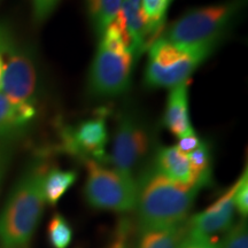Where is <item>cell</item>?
<instances>
[{"instance_id":"obj_1","label":"cell","mask_w":248,"mask_h":248,"mask_svg":"<svg viewBox=\"0 0 248 248\" xmlns=\"http://www.w3.org/2000/svg\"><path fill=\"white\" fill-rule=\"evenodd\" d=\"M137 182L138 229L181 224L188 214L201 187L173 183L155 169L144 167Z\"/></svg>"},{"instance_id":"obj_2","label":"cell","mask_w":248,"mask_h":248,"mask_svg":"<svg viewBox=\"0 0 248 248\" xmlns=\"http://www.w3.org/2000/svg\"><path fill=\"white\" fill-rule=\"evenodd\" d=\"M47 166L36 162L21 176L0 213V243L21 248L29 243L44 213V179Z\"/></svg>"},{"instance_id":"obj_3","label":"cell","mask_w":248,"mask_h":248,"mask_svg":"<svg viewBox=\"0 0 248 248\" xmlns=\"http://www.w3.org/2000/svg\"><path fill=\"white\" fill-rule=\"evenodd\" d=\"M244 0L190 9L164 31L162 38L171 44L193 47L217 45L239 14Z\"/></svg>"},{"instance_id":"obj_4","label":"cell","mask_w":248,"mask_h":248,"mask_svg":"<svg viewBox=\"0 0 248 248\" xmlns=\"http://www.w3.org/2000/svg\"><path fill=\"white\" fill-rule=\"evenodd\" d=\"M216 45L184 47L167 42L159 37L148 47L145 68V84L151 89H172L188 82L192 74L199 68Z\"/></svg>"},{"instance_id":"obj_5","label":"cell","mask_w":248,"mask_h":248,"mask_svg":"<svg viewBox=\"0 0 248 248\" xmlns=\"http://www.w3.org/2000/svg\"><path fill=\"white\" fill-rule=\"evenodd\" d=\"M88 169L84 194L90 206L115 213L136 210L137 182L115 169L104 167L93 160L84 161Z\"/></svg>"},{"instance_id":"obj_6","label":"cell","mask_w":248,"mask_h":248,"mask_svg":"<svg viewBox=\"0 0 248 248\" xmlns=\"http://www.w3.org/2000/svg\"><path fill=\"white\" fill-rule=\"evenodd\" d=\"M154 136L150 125L135 111H123L117 120L113 150L109 156L113 169L135 178L136 172L152 153Z\"/></svg>"},{"instance_id":"obj_7","label":"cell","mask_w":248,"mask_h":248,"mask_svg":"<svg viewBox=\"0 0 248 248\" xmlns=\"http://www.w3.org/2000/svg\"><path fill=\"white\" fill-rule=\"evenodd\" d=\"M135 58L99 44L89 71V91L97 98H110L128 91Z\"/></svg>"},{"instance_id":"obj_8","label":"cell","mask_w":248,"mask_h":248,"mask_svg":"<svg viewBox=\"0 0 248 248\" xmlns=\"http://www.w3.org/2000/svg\"><path fill=\"white\" fill-rule=\"evenodd\" d=\"M37 80L32 53L13 39L4 55L1 92L14 106L36 108Z\"/></svg>"},{"instance_id":"obj_9","label":"cell","mask_w":248,"mask_h":248,"mask_svg":"<svg viewBox=\"0 0 248 248\" xmlns=\"http://www.w3.org/2000/svg\"><path fill=\"white\" fill-rule=\"evenodd\" d=\"M63 150L82 160L104 163L107 160V125L104 116L82 121L62 131Z\"/></svg>"},{"instance_id":"obj_10","label":"cell","mask_w":248,"mask_h":248,"mask_svg":"<svg viewBox=\"0 0 248 248\" xmlns=\"http://www.w3.org/2000/svg\"><path fill=\"white\" fill-rule=\"evenodd\" d=\"M238 185V179L216 201L202 212L195 214L187 219L188 230L199 232L206 235H213L217 232L228 231L234 224L233 195Z\"/></svg>"},{"instance_id":"obj_11","label":"cell","mask_w":248,"mask_h":248,"mask_svg":"<svg viewBox=\"0 0 248 248\" xmlns=\"http://www.w3.org/2000/svg\"><path fill=\"white\" fill-rule=\"evenodd\" d=\"M163 125L177 138L194 131L188 111V82L170 89L163 115Z\"/></svg>"},{"instance_id":"obj_12","label":"cell","mask_w":248,"mask_h":248,"mask_svg":"<svg viewBox=\"0 0 248 248\" xmlns=\"http://www.w3.org/2000/svg\"><path fill=\"white\" fill-rule=\"evenodd\" d=\"M153 166L164 177L173 183L187 186H198L194 184L193 173L187 156L176 146L159 148L155 154Z\"/></svg>"},{"instance_id":"obj_13","label":"cell","mask_w":248,"mask_h":248,"mask_svg":"<svg viewBox=\"0 0 248 248\" xmlns=\"http://www.w3.org/2000/svg\"><path fill=\"white\" fill-rule=\"evenodd\" d=\"M35 115L36 108L14 106L0 91V139L13 140Z\"/></svg>"},{"instance_id":"obj_14","label":"cell","mask_w":248,"mask_h":248,"mask_svg":"<svg viewBox=\"0 0 248 248\" xmlns=\"http://www.w3.org/2000/svg\"><path fill=\"white\" fill-rule=\"evenodd\" d=\"M136 248H177L187 233V221L181 224L138 229Z\"/></svg>"},{"instance_id":"obj_15","label":"cell","mask_w":248,"mask_h":248,"mask_svg":"<svg viewBox=\"0 0 248 248\" xmlns=\"http://www.w3.org/2000/svg\"><path fill=\"white\" fill-rule=\"evenodd\" d=\"M123 0H86V8L95 35L101 37L119 14Z\"/></svg>"},{"instance_id":"obj_16","label":"cell","mask_w":248,"mask_h":248,"mask_svg":"<svg viewBox=\"0 0 248 248\" xmlns=\"http://www.w3.org/2000/svg\"><path fill=\"white\" fill-rule=\"evenodd\" d=\"M77 179L75 170L49 169L44 179L46 202L55 206Z\"/></svg>"},{"instance_id":"obj_17","label":"cell","mask_w":248,"mask_h":248,"mask_svg":"<svg viewBox=\"0 0 248 248\" xmlns=\"http://www.w3.org/2000/svg\"><path fill=\"white\" fill-rule=\"evenodd\" d=\"M193 173L194 184L201 188L208 186L212 183V152L206 141L201 144L194 151L186 154Z\"/></svg>"},{"instance_id":"obj_18","label":"cell","mask_w":248,"mask_h":248,"mask_svg":"<svg viewBox=\"0 0 248 248\" xmlns=\"http://www.w3.org/2000/svg\"><path fill=\"white\" fill-rule=\"evenodd\" d=\"M47 237L53 248H67L73 240V228L61 214H55L47 226Z\"/></svg>"},{"instance_id":"obj_19","label":"cell","mask_w":248,"mask_h":248,"mask_svg":"<svg viewBox=\"0 0 248 248\" xmlns=\"http://www.w3.org/2000/svg\"><path fill=\"white\" fill-rule=\"evenodd\" d=\"M218 248H248V228L245 218H241L226 231Z\"/></svg>"},{"instance_id":"obj_20","label":"cell","mask_w":248,"mask_h":248,"mask_svg":"<svg viewBox=\"0 0 248 248\" xmlns=\"http://www.w3.org/2000/svg\"><path fill=\"white\" fill-rule=\"evenodd\" d=\"M170 0H141V8L154 26L162 28Z\"/></svg>"},{"instance_id":"obj_21","label":"cell","mask_w":248,"mask_h":248,"mask_svg":"<svg viewBox=\"0 0 248 248\" xmlns=\"http://www.w3.org/2000/svg\"><path fill=\"white\" fill-rule=\"evenodd\" d=\"M234 208L243 218H246L248 214V172L245 169L243 175L238 178V185L233 195Z\"/></svg>"},{"instance_id":"obj_22","label":"cell","mask_w":248,"mask_h":248,"mask_svg":"<svg viewBox=\"0 0 248 248\" xmlns=\"http://www.w3.org/2000/svg\"><path fill=\"white\" fill-rule=\"evenodd\" d=\"M177 248H218V244L209 235L188 230Z\"/></svg>"},{"instance_id":"obj_23","label":"cell","mask_w":248,"mask_h":248,"mask_svg":"<svg viewBox=\"0 0 248 248\" xmlns=\"http://www.w3.org/2000/svg\"><path fill=\"white\" fill-rule=\"evenodd\" d=\"M60 0H32L33 18L37 23L44 22L54 12Z\"/></svg>"},{"instance_id":"obj_24","label":"cell","mask_w":248,"mask_h":248,"mask_svg":"<svg viewBox=\"0 0 248 248\" xmlns=\"http://www.w3.org/2000/svg\"><path fill=\"white\" fill-rule=\"evenodd\" d=\"M12 141L11 139H0V185L11 160Z\"/></svg>"},{"instance_id":"obj_25","label":"cell","mask_w":248,"mask_h":248,"mask_svg":"<svg viewBox=\"0 0 248 248\" xmlns=\"http://www.w3.org/2000/svg\"><path fill=\"white\" fill-rule=\"evenodd\" d=\"M201 139L198 137V135L195 133V131L188 133V135L183 136V137L178 138L177 145L176 147L178 148L182 153H184L185 155L188 154L190 152L194 151L199 145L201 144Z\"/></svg>"},{"instance_id":"obj_26","label":"cell","mask_w":248,"mask_h":248,"mask_svg":"<svg viewBox=\"0 0 248 248\" xmlns=\"http://www.w3.org/2000/svg\"><path fill=\"white\" fill-rule=\"evenodd\" d=\"M4 55L5 53H0V91H1L2 74H4Z\"/></svg>"}]
</instances>
